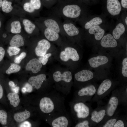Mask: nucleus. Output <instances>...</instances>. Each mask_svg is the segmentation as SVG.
I'll list each match as a JSON object with an SVG mask.
<instances>
[{
  "mask_svg": "<svg viewBox=\"0 0 127 127\" xmlns=\"http://www.w3.org/2000/svg\"><path fill=\"white\" fill-rule=\"evenodd\" d=\"M51 15L64 20L77 22L81 18L89 13V10L77 4L69 3L52 8Z\"/></svg>",
  "mask_w": 127,
  "mask_h": 127,
  "instance_id": "1",
  "label": "nucleus"
},
{
  "mask_svg": "<svg viewBox=\"0 0 127 127\" xmlns=\"http://www.w3.org/2000/svg\"><path fill=\"white\" fill-rule=\"evenodd\" d=\"M106 18V16L103 14L100 15H94L88 13L77 22L84 32L95 26L109 24Z\"/></svg>",
  "mask_w": 127,
  "mask_h": 127,
  "instance_id": "2",
  "label": "nucleus"
},
{
  "mask_svg": "<svg viewBox=\"0 0 127 127\" xmlns=\"http://www.w3.org/2000/svg\"><path fill=\"white\" fill-rule=\"evenodd\" d=\"M122 11L120 3L119 0H107L105 9L103 10V14L118 19Z\"/></svg>",
  "mask_w": 127,
  "mask_h": 127,
  "instance_id": "3",
  "label": "nucleus"
},
{
  "mask_svg": "<svg viewBox=\"0 0 127 127\" xmlns=\"http://www.w3.org/2000/svg\"><path fill=\"white\" fill-rule=\"evenodd\" d=\"M62 26L64 34L69 37H75L84 32L81 27L78 26L75 22L71 20H64Z\"/></svg>",
  "mask_w": 127,
  "mask_h": 127,
  "instance_id": "4",
  "label": "nucleus"
},
{
  "mask_svg": "<svg viewBox=\"0 0 127 127\" xmlns=\"http://www.w3.org/2000/svg\"><path fill=\"white\" fill-rule=\"evenodd\" d=\"M43 25L59 34H64L62 26V22L61 19L55 16L50 15L44 19Z\"/></svg>",
  "mask_w": 127,
  "mask_h": 127,
  "instance_id": "5",
  "label": "nucleus"
},
{
  "mask_svg": "<svg viewBox=\"0 0 127 127\" xmlns=\"http://www.w3.org/2000/svg\"><path fill=\"white\" fill-rule=\"evenodd\" d=\"M64 50L61 51L60 54V58L62 61L66 62L71 59L74 61H76L79 59V55L74 48L67 47Z\"/></svg>",
  "mask_w": 127,
  "mask_h": 127,
  "instance_id": "6",
  "label": "nucleus"
},
{
  "mask_svg": "<svg viewBox=\"0 0 127 127\" xmlns=\"http://www.w3.org/2000/svg\"><path fill=\"white\" fill-rule=\"evenodd\" d=\"M39 107L41 111L45 114L52 112L54 110L55 105L53 100L48 97H43L40 99Z\"/></svg>",
  "mask_w": 127,
  "mask_h": 127,
  "instance_id": "7",
  "label": "nucleus"
},
{
  "mask_svg": "<svg viewBox=\"0 0 127 127\" xmlns=\"http://www.w3.org/2000/svg\"><path fill=\"white\" fill-rule=\"evenodd\" d=\"M51 46L49 41L46 39H42L39 41L35 48L36 55L38 56H43L46 54Z\"/></svg>",
  "mask_w": 127,
  "mask_h": 127,
  "instance_id": "8",
  "label": "nucleus"
},
{
  "mask_svg": "<svg viewBox=\"0 0 127 127\" xmlns=\"http://www.w3.org/2000/svg\"><path fill=\"white\" fill-rule=\"evenodd\" d=\"M73 108L78 118L85 119L89 115L90 110L89 107L83 103H76L74 105Z\"/></svg>",
  "mask_w": 127,
  "mask_h": 127,
  "instance_id": "9",
  "label": "nucleus"
},
{
  "mask_svg": "<svg viewBox=\"0 0 127 127\" xmlns=\"http://www.w3.org/2000/svg\"><path fill=\"white\" fill-rule=\"evenodd\" d=\"M112 28V35L116 40L119 39L124 34L127 29L120 18Z\"/></svg>",
  "mask_w": 127,
  "mask_h": 127,
  "instance_id": "10",
  "label": "nucleus"
},
{
  "mask_svg": "<svg viewBox=\"0 0 127 127\" xmlns=\"http://www.w3.org/2000/svg\"><path fill=\"white\" fill-rule=\"evenodd\" d=\"M100 44L104 48H115L117 46V42L112 35L109 33L103 37L101 40Z\"/></svg>",
  "mask_w": 127,
  "mask_h": 127,
  "instance_id": "11",
  "label": "nucleus"
},
{
  "mask_svg": "<svg viewBox=\"0 0 127 127\" xmlns=\"http://www.w3.org/2000/svg\"><path fill=\"white\" fill-rule=\"evenodd\" d=\"M53 77L54 80L57 82L63 81L68 83L72 79L71 73L69 71H65L62 74L60 71H56L54 73Z\"/></svg>",
  "mask_w": 127,
  "mask_h": 127,
  "instance_id": "12",
  "label": "nucleus"
},
{
  "mask_svg": "<svg viewBox=\"0 0 127 127\" xmlns=\"http://www.w3.org/2000/svg\"><path fill=\"white\" fill-rule=\"evenodd\" d=\"M94 77L93 73L87 70H83L76 73L75 75V79L77 81L84 82L92 79Z\"/></svg>",
  "mask_w": 127,
  "mask_h": 127,
  "instance_id": "13",
  "label": "nucleus"
},
{
  "mask_svg": "<svg viewBox=\"0 0 127 127\" xmlns=\"http://www.w3.org/2000/svg\"><path fill=\"white\" fill-rule=\"evenodd\" d=\"M46 78L45 74H41L30 77L28 80V82L32 86L34 87L36 89L38 90L41 88Z\"/></svg>",
  "mask_w": 127,
  "mask_h": 127,
  "instance_id": "14",
  "label": "nucleus"
},
{
  "mask_svg": "<svg viewBox=\"0 0 127 127\" xmlns=\"http://www.w3.org/2000/svg\"><path fill=\"white\" fill-rule=\"evenodd\" d=\"M108 59L106 56H99L91 58L89 59L88 61L90 66L93 68H96L101 65L107 63Z\"/></svg>",
  "mask_w": 127,
  "mask_h": 127,
  "instance_id": "15",
  "label": "nucleus"
},
{
  "mask_svg": "<svg viewBox=\"0 0 127 127\" xmlns=\"http://www.w3.org/2000/svg\"><path fill=\"white\" fill-rule=\"evenodd\" d=\"M42 67V64L39 60L36 58L32 59L27 64L26 69L28 71H31L34 73L40 71Z\"/></svg>",
  "mask_w": 127,
  "mask_h": 127,
  "instance_id": "16",
  "label": "nucleus"
},
{
  "mask_svg": "<svg viewBox=\"0 0 127 127\" xmlns=\"http://www.w3.org/2000/svg\"><path fill=\"white\" fill-rule=\"evenodd\" d=\"M43 33L46 39L49 41L55 42L60 39V34L50 29L43 25Z\"/></svg>",
  "mask_w": 127,
  "mask_h": 127,
  "instance_id": "17",
  "label": "nucleus"
},
{
  "mask_svg": "<svg viewBox=\"0 0 127 127\" xmlns=\"http://www.w3.org/2000/svg\"><path fill=\"white\" fill-rule=\"evenodd\" d=\"M118 103V99L117 97L113 96L110 98L107 111V113L108 116H112L114 115Z\"/></svg>",
  "mask_w": 127,
  "mask_h": 127,
  "instance_id": "18",
  "label": "nucleus"
},
{
  "mask_svg": "<svg viewBox=\"0 0 127 127\" xmlns=\"http://www.w3.org/2000/svg\"><path fill=\"white\" fill-rule=\"evenodd\" d=\"M69 123L68 119L66 117L62 116L53 120L52 125L53 127H67Z\"/></svg>",
  "mask_w": 127,
  "mask_h": 127,
  "instance_id": "19",
  "label": "nucleus"
},
{
  "mask_svg": "<svg viewBox=\"0 0 127 127\" xmlns=\"http://www.w3.org/2000/svg\"><path fill=\"white\" fill-rule=\"evenodd\" d=\"M96 89L93 85H90L83 88L78 92V95L80 96H92L95 93Z\"/></svg>",
  "mask_w": 127,
  "mask_h": 127,
  "instance_id": "20",
  "label": "nucleus"
},
{
  "mask_svg": "<svg viewBox=\"0 0 127 127\" xmlns=\"http://www.w3.org/2000/svg\"><path fill=\"white\" fill-rule=\"evenodd\" d=\"M31 113L28 111H25L15 113L13 116L15 120L17 122H23L29 118L31 116Z\"/></svg>",
  "mask_w": 127,
  "mask_h": 127,
  "instance_id": "21",
  "label": "nucleus"
},
{
  "mask_svg": "<svg viewBox=\"0 0 127 127\" xmlns=\"http://www.w3.org/2000/svg\"><path fill=\"white\" fill-rule=\"evenodd\" d=\"M111 84V82L109 79L104 80L100 84L98 89L97 95H101L105 92L110 88Z\"/></svg>",
  "mask_w": 127,
  "mask_h": 127,
  "instance_id": "22",
  "label": "nucleus"
},
{
  "mask_svg": "<svg viewBox=\"0 0 127 127\" xmlns=\"http://www.w3.org/2000/svg\"><path fill=\"white\" fill-rule=\"evenodd\" d=\"M10 44L11 46L17 47L22 46L24 44L23 38L20 35H15L10 40Z\"/></svg>",
  "mask_w": 127,
  "mask_h": 127,
  "instance_id": "23",
  "label": "nucleus"
},
{
  "mask_svg": "<svg viewBox=\"0 0 127 127\" xmlns=\"http://www.w3.org/2000/svg\"><path fill=\"white\" fill-rule=\"evenodd\" d=\"M106 115V111L101 110L98 111H94L92 113L91 119L94 122L99 123L102 121Z\"/></svg>",
  "mask_w": 127,
  "mask_h": 127,
  "instance_id": "24",
  "label": "nucleus"
},
{
  "mask_svg": "<svg viewBox=\"0 0 127 127\" xmlns=\"http://www.w3.org/2000/svg\"><path fill=\"white\" fill-rule=\"evenodd\" d=\"M7 97L10 104L13 107H16L19 105L20 100L17 93L14 92L9 93L8 94Z\"/></svg>",
  "mask_w": 127,
  "mask_h": 127,
  "instance_id": "25",
  "label": "nucleus"
},
{
  "mask_svg": "<svg viewBox=\"0 0 127 127\" xmlns=\"http://www.w3.org/2000/svg\"><path fill=\"white\" fill-rule=\"evenodd\" d=\"M23 23L25 31L28 34H32L36 28V25L28 19H24Z\"/></svg>",
  "mask_w": 127,
  "mask_h": 127,
  "instance_id": "26",
  "label": "nucleus"
},
{
  "mask_svg": "<svg viewBox=\"0 0 127 127\" xmlns=\"http://www.w3.org/2000/svg\"><path fill=\"white\" fill-rule=\"evenodd\" d=\"M11 31L14 34H18L20 33L21 26L20 22L16 20L12 22L11 24Z\"/></svg>",
  "mask_w": 127,
  "mask_h": 127,
  "instance_id": "27",
  "label": "nucleus"
},
{
  "mask_svg": "<svg viewBox=\"0 0 127 127\" xmlns=\"http://www.w3.org/2000/svg\"><path fill=\"white\" fill-rule=\"evenodd\" d=\"M12 2L4 0L2 2L1 8L2 11L6 13L11 12L13 8L12 6Z\"/></svg>",
  "mask_w": 127,
  "mask_h": 127,
  "instance_id": "28",
  "label": "nucleus"
},
{
  "mask_svg": "<svg viewBox=\"0 0 127 127\" xmlns=\"http://www.w3.org/2000/svg\"><path fill=\"white\" fill-rule=\"evenodd\" d=\"M21 67L19 65L15 63H11L8 69L6 71L7 74L17 72L20 70Z\"/></svg>",
  "mask_w": 127,
  "mask_h": 127,
  "instance_id": "29",
  "label": "nucleus"
},
{
  "mask_svg": "<svg viewBox=\"0 0 127 127\" xmlns=\"http://www.w3.org/2000/svg\"><path fill=\"white\" fill-rule=\"evenodd\" d=\"M7 112L3 110H0V123L3 125L7 123Z\"/></svg>",
  "mask_w": 127,
  "mask_h": 127,
  "instance_id": "30",
  "label": "nucleus"
},
{
  "mask_svg": "<svg viewBox=\"0 0 127 127\" xmlns=\"http://www.w3.org/2000/svg\"><path fill=\"white\" fill-rule=\"evenodd\" d=\"M20 49L18 47L10 46L7 50V52L10 56L16 55L19 53Z\"/></svg>",
  "mask_w": 127,
  "mask_h": 127,
  "instance_id": "31",
  "label": "nucleus"
},
{
  "mask_svg": "<svg viewBox=\"0 0 127 127\" xmlns=\"http://www.w3.org/2000/svg\"><path fill=\"white\" fill-rule=\"evenodd\" d=\"M23 7L25 11L29 13H33L36 11L30 2L25 3Z\"/></svg>",
  "mask_w": 127,
  "mask_h": 127,
  "instance_id": "32",
  "label": "nucleus"
},
{
  "mask_svg": "<svg viewBox=\"0 0 127 127\" xmlns=\"http://www.w3.org/2000/svg\"><path fill=\"white\" fill-rule=\"evenodd\" d=\"M30 2L36 10H38L40 9L41 4L40 0H30Z\"/></svg>",
  "mask_w": 127,
  "mask_h": 127,
  "instance_id": "33",
  "label": "nucleus"
},
{
  "mask_svg": "<svg viewBox=\"0 0 127 127\" xmlns=\"http://www.w3.org/2000/svg\"><path fill=\"white\" fill-rule=\"evenodd\" d=\"M52 55V54L49 53L46 54L40 57L39 58L38 60L43 65L46 64L48 62L49 57Z\"/></svg>",
  "mask_w": 127,
  "mask_h": 127,
  "instance_id": "34",
  "label": "nucleus"
},
{
  "mask_svg": "<svg viewBox=\"0 0 127 127\" xmlns=\"http://www.w3.org/2000/svg\"><path fill=\"white\" fill-rule=\"evenodd\" d=\"M123 66L122 69V73L125 77H127V58L126 57L123 60L122 62Z\"/></svg>",
  "mask_w": 127,
  "mask_h": 127,
  "instance_id": "35",
  "label": "nucleus"
},
{
  "mask_svg": "<svg viewBox=\"0 0 127 127\" xmlns=\"http://www.w3.org/2000/svg\"><path fill=\"white\" fill-rule=\"evenodd\" d=\"M26 53L24 52H23L18 56L15 58L14 60V62L17 64H19L22 60L26 57Z\"/></svg>",
  "mask_w": 127,
  "mask_h": 127,
  "instance_id": "36",
  "label": "nucleus"
},
{
  "mask_svg": "<svg viewBox=\"0 0 127 127\" xmlns=\"http://www.w3.org/2000/svg\"><path fill=\"white\" fill-rule=\"evenodd\" d=\"M123 12L122 13L121 16L120 18L122 22L124 24L126 28L127 29V16L126 11H123Z\"/></svg>",
  "mask_w": 127,
  "mask_h": 127,
  "instance_id": "37",
  "label": "nucleus"
},
{
  "mask_svg": "<svg viewBox=\"0 0 127 127\" xmlns=\"http://www.w3.org/2000/svg\"><path fill=\"white\" fill-rule=\"evenodd\" d=\"M115 119H112L108 120L103 126V127H113L116 121Z\"/></svg>",
  "mask_w": 127,
  "mask_h": 127,
  "instance_id": "38",
  "label": "nucleus"
},
{
  "mask_svg": "<svg viewBox=\"0 0 127 127\" xmlns=\"http://www.w3.org/2000/svg\"><path fill=\"white\" fill-rule=\"evenodd\" d=\"M75 127H89V123L86 120L78 123L75 126Z\"/></svg>",
  "mask_w": 127,
  "mask_h": 127,
  "instance_id": "39",
  "label": "nucleus"
},
{
  "mask_svg": "<svg viewBox=\"0 0 127 127\" xmlns=\"http://www.w3.org/2000/svg\"><path fill=\"white\" fill-rule=\"evenodd\" d=\"M124 123L121 120H119L116 122L115 124L114 127H124Z\"/></svg>",
  "mask_w": 127,
  "mask_h": 127,
  "instance_id": "40",
  "label": "nucleus"
},
{
  "mask_svg": "<svg viewBox=\"0 0 127 127\" xmlns=\"http://www.w3.org/2000/svg\"><path fill=\"white\" fill-rule=\"evenodd\" d=\"M122 8L124 9L123 11H127V0H121L120 3Z\"/></svg>",
  "mask_w": 127,
  "mask_h": 127,
  "instance_id": "41",
  "label": "nucleus"
},
{
  "mask_svg": "<svg viewBox=\"0 0 127 127\" xmlns=\"http://www.w3.org/2000/svg\"><path fill=\"white\" fill-rule=\"evenodd\" d=\"M32 126L31 123L27 121H25L22 123L19 126L20 127H30Z\"/></svg>",
  "mask_w": 127,
  "mask_h": 127,
  "instance_id": "42",
  "label": "nucleus"
},
{
  "mask_svg": "<svg viewBox=\"0 0 127 127\" xmlns=\"http://www.w3.org/2000/svg\"><path fill=\"white\" fill-rule=\"evenodd\" d=\"M24 87L26 90V92H31L33 90L32 86L30 83H27L25 85Z\"/></svg>",
  "mask_w": 127,
  "mask_h": 127,
  "instance_id": "43",
  "label": "nucleus"
},
{
  "mask_svg": "<svg viewBox=\"0 0 127 127\" xmlns=\"http://www.w3.org/2000/svg\"><path fill=\"white\" fill-rule=\"evenodd\" d=\"M5 51L2 47H0V62L3 59L5 55Z\"/></svg>",
  "mask_w": 127,
  "mask_h": 127,
  "instance_id": "44",
  "label": "nucleus"
},
{
  "mask_svg": "<svg viewBox=\"0 0 127 127\" xmlns=\"http://www.w3.org/2000/svg\"><path fill=\"white\" fill-rule=\"evenodd\" d=\"M11 89L13 92L18 93L20 89L19 87L16 86L15 87H11Z\"/></svg>",
  "mask_w": 127,
  "mask_h": 127,
  "instance_id": "45",
  "label": "nucleus"
},
{
  "mask_svg": "<svg viewBox=\"0 0 127 127\" xmlns=\"http://www.w3.org/2000/svg\"><path fill=\"white\" fill-rule=\"evenodd\" d=\"M3 88L0 84V99L2 98L3 95Z\"/></svg>",
  "mask_w": 127,
  "mask_h": 127,
  "instance_id": "46",
  "label": "nucleus"
},
{
  "mask_svg": "<svg viewBox=\"0 0 127 127\" xmlns=\"http://www.w3.org/2000/svg\"><path fill=\"white\" fill-rule=\"evenodd\" d=\"M9 85L11 87H15L16 86V85L12 81H10L8 83Z\"/></svg>",
  "mask_w": 127,
  "mask_h": 127,
  "instance_id": "47",
  "label": "nucleus"
},
{
  "mask_svg": "<svg viewBox=\"0 0 127 127\" xmlns=\"http://www.w3.org/2000/svg\"><path fill=\"white\" fill-rule=\"evenodd\" d=\"M22 91L23 93H25L26 92V89L24 87H23L22 88Z\"/></svg>",
  "mask_w": 127,
  "mask_h": 127,
  "instance_id": "48",
  "label": "nucleus"
},
{
  "mask_svg": "<svg viewBox=\"0 0 127 127\" xmlns=\"http://www.w3.org/2000/svg\"><path fill=\"white\" fill-rule=\"evenodd\" d=\"M2 2V0H0V8L1 7Z\"/></svg>",
  "mask_w": 127,
  "mask_h": 127,
  "instance_id": "49",
  "label": "nucleus"
},
{
  "mask_svg": "<svg viewBox=\"0 0 127 127\" xmlns=\"http://www.w3.org/2000/svg\"><path fill=\"white\" fill-rule=\"evenodd\" d=\"M1 25V21H0V28Z\"/></svg>",
  "mask_w": 127,
  "mask_h": 127,
  "instance_id": "50",
  "label": "nucleus"
},
{
  "mask_svg": "<svg viewBox=\"0 0 127 127\" xmlns=\"http://www.w3.org/2000/svg\"><path fill=\"white\" fill-rule=\"evenodd\" d=\"M45 0L46 1H50L51 0Z\"/></svg>",
  "mask_w": 127,
  "mask_h": 127,
  "instance_id": "51",
  "label": "nucleus"
},
{
  "mask_svg": "<svg viewBox=\"0 0 127 127\" xmlns=\"http://www.w3.org/2000/svg\"><path fill=\"white\" fill-rule=\"evenodd\" d=\"M127 92V88H126V92Z\"/></svg>",
  "mask_w": 127,
  "mask_h": 127,
  "instance_id": "52",
  "label": "nucleus"
}]
</instances>
